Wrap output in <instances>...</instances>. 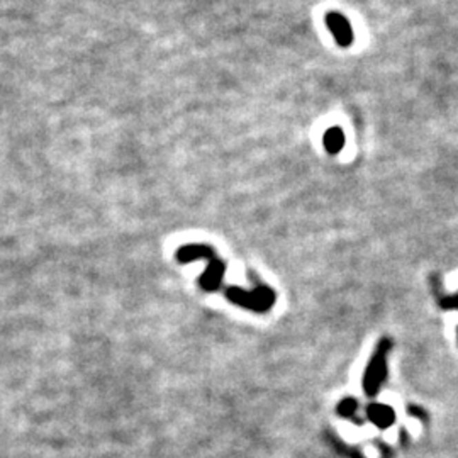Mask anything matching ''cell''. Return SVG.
Instances as JSON below:
<instances>
[{
	"label": "cell",
	"instance_id": "cell-1",
	"mask_svg": "<svg viewBox=\"0 0 458 458\" xmlns=\"http://www.w3.org/2000/svg\"><path fill=\"white\" fill-rule=\"evenodd\" d=\"M226 297L232 304L255 312H267L275 304V292L267 286H258L251 292L241 289V287H229Z\"/></svg>",
	"mask_w": 458,
	"mask_h": 458
},
{
	"label": "cell",
	"instance_id": "cell-2",
	"mask_svg": "<svg viewBox=\"0 0 458 458\" xmlns=\"http://www.w3.org/2000/svg\"><path fill=\"white\" fill-rule=\"evenodd\" d=\"M390 339H382V341L377 345L375 353L372 355L370 361L367 365V372L364 375V390L367 396L374 397L379 389L382 387L384 380L387 377V353H389Z\"/></svg>",
	"mask_w": 458,
	"mask_h": 458
},
{
	"label": "cell",
	"instance_id": "cell-3",
	"mask_svg": "<svg viewBox=\"0 0 458 458\" xmlns=\"http://www.w3.org/2000/svg\"><path fill=\"white\" fill-rule=\"evenodd\" d=\"M326 24L330 31L333 32L336 43L341 48L350 46L353 43V31L350 22L345 19V16L339 12H328L326 14Z\"/></svg>",
	"mask_w": 458,
	"mask_h": 458
},
{
	"label": "cell",
	"instance_id": "cell-4",
	"mask_svg": "<svg viewBox=\"0 0 458 458\" xmlns=\"http://www.w3.org/2000/svg\"><path fill=\"white\" fill-rule=\"evenodd\" d=\"M224 272H226V263L216 257L210 258L208 268H206L202 277L199 279L201 289H204L206 292H216L221 287V282H223Z\"/></svg>",
	"mask_w": 458,
	"mask_h": 458
},
{
	"label": "cell",
	"instance_id": "cell-5",
	"mask_svg": "<svg viewBox=\"0 0 458 458\" xmlns=\"http://www.w3.org/2000/svg\"><path fill=\"white\" fill-rule=\"evenodd\" d=\"M367 417L372 424H375L380 430H387V428H390L396 423V412H394V409L387 404H380V402L368 406Z\"/></svg>",
	"mask_w": 458,
	"mask_h": 458
},
{
	"label": "cell",
	"instance_id": "cell-6",
	"mask_svg": "<svg viewBox=\"0 0 458 458\" xmlns=\"http://www.w3.org/2000/svg\"><path fill=\"white\" fill-rule=\"evenodd\" d=\"M216 257L214 250L208 245H187L182 246L179 251H177V260L180 263H190V261L199 260V258H210Z\"/></svg>",
	"mask_w": 458,
	"mask_h": 458
},
{
	"label": "cell",
	"instance_id": "cell-7",
	"mask_svg": "<svg viewBox=\"0 0 458 458\" xmlns=\"http://www.w3.org/2000/svg\"><path fill=\"white\" fill-rule=\"evenodd\" d=\"M345 146V136L339 128H331L328 129L326 135H324V148L328 150L330 155H336L338 151H341V148Z\"/></svg>",
	"mask_w": 458,
	"mask_h": 458
},
{
	"label": "cell",
	"instance_id": "cell-8",
	"mask_svg": "<svg viewBox=\"0 0 458 458\" xmlns=\"http://www.w3.org/2000/svg\"><path fill=\"white\" fill-rule=\"evenodd\" d=\"M358 409V402L357 399L353 397H345L341 402L338 404V415L343 417H352Z\"/></svg>",
	"mask_w": 458,
	"mask_h": 458
},
{
	"label": "cell",
	"instance_id": "cell-9",
	"mask_svg": "<svg viewBox=\"0 0 458 458\" xmlns=\"http://www.w3.org/2000/svg\"><path fill=\"white\" fill-rule=\"evenodd\" d=\"M457 297H458V295H457Z\"/></svg>",
	"mask_w": 458,
	"mask_h": 458
}]
</instances>
